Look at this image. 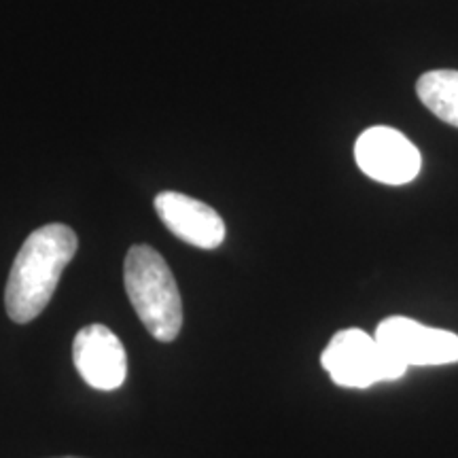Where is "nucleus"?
Listing matches in <instances>:
<instances>
[{
	"mask_svg": "<svg viewBox=\"0 0 458 458\" xmlns=\"http://www.w3.org/2000/svg\"><path fill=\"white\" fill-rule=\"evenodd\" d=\"M77 249V233L64 223H49L26 238L4 289V308L13 323H32L49 306Z\"/></svg>",
	"mask_w": 458,
	"mask_h": 458,
	"instance_id": "f257e3e1",
	"label": "nucleus"
},
{
	"mask_svg": "<svg viewBox=\"0 0 458 458\" xmlns=\"http://www.w3.org/2000/svg\"><path fill=\"white\" fill-rule=\"evenodd\" d=\"M123 283L148 334L157 342H174L182 327V300L164 257L147 244L131 246L123 263Z\"/></svg>",
	"mask_w": 458,
	"mask_h": 458,
	"instance_id": "f03ea898",
	"label": "nucleus"
},
{
	"mask_svg": "<svg viewBox=\"0 0 458 458\" xmlns=\"http://www.w3.org/2000/svg\"><path fill=\"white\" fill-rule=\"evenodd\" d=\"M320 365L327 369L331 382L342 388H369L377 382L399 380L408 371L363 329L337 331L320 354Z\"/></svg>",
	"mask_w": 458,
	"mask_h": 458,
	"instance_id": "7ed1b4c3",
	"label": "nucleus"
},
{
	"mask_svg": "<svg viewBox=\"0 0 458 458\" xmlns=\"http://www.w3.org/2000/svg\"><path fill=\"white\" fill-rule=\"evenodd\" d=\"M354 159L369 179L385 185H408L420 174L422 157L408 136L388 125L368 128L354 142Z\"/></svg>",
	"mask_w": 458,
	"mask_h": 458,
	"instance_id": "20e7f679",
	"label": "nucleus"
},
{
	"mask_svg": "<svg viewBox=\"0 0 458 458\" xmlns=\"http://www.w3.org/2000/svg\"><path fill=\"white\" fill-rule=\"evenodd\" d=\"M376 340L405 368L458 363V335L408 317L385 318L376 327Z\"/></svg>",
	"mask_w": 458,
	"mask_h": 458,
	"instance_id": "39448f33",
	"label": "nucleus"
},
{
	"mask_svg": "<svg viewBox=\"0 0 458 458\" xmlns=\"http://www.w3.org/2000/svg\"><path fill=\"white\" fill-rule=\"evenodd\" d=\"M72 363L83 382L96 391H117L128 376V354L106 325H88L74 335Z\"/></svg>",
	"mask_w": 458,
	"mask_h": 458,
	"instance_id": "423d86ee",
	"label": "nucleus"
},
{
	"mask_svg": "<svg viewBox=\"0 0 458 458\" xmlns=\"http://www.w3.org/2000/svg\"><path fill=\"white\" fill-rule=\"evenodd\" d=\"M153 204L164 225L182 242L213 250L225 240V223L221 215L196 198L179 191H162Z\"/></svg>",
	"mask_w": 458,
	"mask_h": 458,
	"instance_id": "0eeeda50",
	"label": "nucleus"
},
{
	"mask_svg": "<svg viewBox=\"0 0 458 458\" xmlns=\"http://www.w3.org/2000/svg\"><path fill=\"white\" fill-rule=\"evenodd\" d=\"M416 94L435 117L458 128V71L439 68L418 79Z\"/></svg>",
	"mask_w": 458,
	"mask_h": 458,
	"instance_id": "6e6552de",
	"label": "nucleus"
},
{
	"mask_svg": "<svg viewBox=\"0 0 458 458\" xmlns=\"http://www.w3.org/2000/svg\"><path fill=\"white\" fill-rule=\"evenodd\" d=\"M55 458H81V456H55Z\"/></svg>",
	"mask_w": 458,
	"mask_h": 458,
	"instance_id": "1a4fd4ad",
	"label": "nucleus"
}]
</instances>
